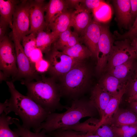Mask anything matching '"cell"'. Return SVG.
<instances>
[{"mask_svg": "<svg viewBox=\"0 0 137 137\" xmlns=\"http://www.w3.org/2000/svg\"><path fill=\"white\" fill-rule=\"evenodd\" d=\"M20 1L16 0H0V18L8 24L11 29L13 14L16 7Z\"/></svg>", "mask_w": 137, "mask_h": 137, "instance_id": "7402d4cb", "label": "cell"}, {"mask_svg": "<svg viewBox=\"0 0 137 137\" xmlns=\"http://www.w3.org/2000/svg\"><path fill=\"white\" fill-rule=\"evenodd\" d=\"M113 2L119 24L127 27L132 21L130 0H114Z\"/></svg>", "mask_w": 137, "mask_h": 137, "instance_id": "e0dca14e", "label": "cell"}, {"mask_svg": "<svg viewBox=\"0 0 137 137\" xmlns=\"http://www.w3.org/2000/svg\"><path fill=\"white\" fill-rule=\"evenodd\" d=\"M109 125L116 127L137 126V114L132 110L118 108L112 117Z\"/></svg>", "mask_w": 137, "mask_h": 137, "instance_id": "2e32d148", "label": "cell"}, {"mask_svg": "<svg viewBox=\"0 0 137 137\" xmlns=\"http://www.w3.org/2000/svg\"><path fill=\"white\" fill-rule=\"evenodd\" d=\"M31 0L20 1L13 14L12 36L21 40L28 35L30 28V12Z\"/></svg>", "mask_w": 137, "mask_h": 137, "instance_id": "52a82bcc", "label": "cell"}, {"mask_svg": "<svg viewBox=\"0 0 137 137\" xmlns=\"http://www.w3.org/2000/svg\"><path fill=\"white\" fill-rule=\"evenodd\" d=\"M8 106V99H6L4 103L0 104V114H2L7 108Z\"/></svg>", "mask_w": 137, "mask_h": 137, "instance_id": "60d3db41", "label": "cell"}, {"mask_svg": "<svg viewBox=\"0 0 137 137\" xmlns=\"http://www.w3.org/2000/svg\"><path fill=\"white\" fill-rule=\"evenodd\" d=\"M114 41L109 27L102 24L100 36L98 43L96 70L100 73L105 70L112 52Z\"/></svg>", "mask_w": 137, "mask_h": 137, "instance_id": "30bf717a", "label": "cell"}, {"mask_svg": "<svg viewBox=\"0 0 137 137\" xmlns=\"http://www.w3.org/2000/svg\"><path fill=\"white\" fill-rule=\"evenodd\" d=\"M55 80L53 77L41 74L37 79L24 84L27 89V96L49 113L67 110L69 107L60 103V87Z\"/></svg>", "mask_w": 137, "mask_h": 137, "instance_id": "3957f363", "label": "cell"}, {"mask_svg": "<svg viewBox=\"0 0 137 137\" xmlns=\"http://www.w3.org/2000/svg\"><path fill=\"white\" fill-rule=\"evenodd\" d=\"M136 58V53L131 45L130 40H118L114 42L105 70L108 71L128 60Z\"/></svg>", "mask_w": 137, "mask_h": 137, "instance_id": "9c48e42d", "label": "cell"}, {"mask_svg": "<svg viewBox=\"0 0 137 137\" xmlns=\"http://www.w3.org/2000/svg\"><path fill=\"white\" fill-rule=\"evenodd\" d=\"M92 132L100 137H115L111 126L108 124L102 125Z\"/></svg>", "mask_w": 137, "mask_h": 137, "instance_id": "d6a6232c", "label": "cell"}, {"mask_svg": "<svg viewBox=\"0 0 137 137\" xmlns=\"http://www.w3.org/2000/svg\"><path fill=\"white\" fill-rule=\"evenodd\" d=\"M137 137V134L133 136V137Z\"/></svg>", "mask_w": 137, "mask_h": 137, "instance_id": "f6af8a7d", "label": "cell"}, {"mask_svg": "<svg viewBox=\"0 0 137 137\" xmlns=\"http://www.w3.org/2000/svg\"><path fill=\"white\" fill-rule=\"evenodd\" d=\"M93 11L94 19L99 22H107L111 18L112 12L111 7L105 2Z\"/></svg>", "mask_w": 137, "mask_h": 137, "instance_id": "4316f807", "label": "cell"}, {"mask_svg": "<svg viewBox=\"0 0 137 137\" xmlns=\"http://www.w3.org/2000/svg\"><path fill=\"white\" fill-rule=\"evenodd\" d=\"M0 69L7 79L15 81L18 70L15 46L8 36L0 41Z\"/></svg>", "mask_w": 137, "mask_h": 137, "instance_id": "8992f818", "label": "cell"}, {"mask_svg": "<svg viewBox=\"0 0 137 137\" xmlns=\"http://www.w3.org/2000/svg\"><path fill=\"white\" fill-rule=\"evenodd\" d=\"M49 137H54V136H50L49 135Z\"/></svg>", "mask_w": 137, "mask_h": 137, "instance_id": "bcb514c9", "label": "cell"}, {"mask_svg": "<svg viewBox=\"0 0 137 137\" xmlns=\"http://www.w3.org/2000/svg\"><path fill=\"white\" fill-rule=\"evenodd\" d=\"M74 11L72 16L71 27L74 32L81 34L91 22V12L79 5Z\"/></svg>", "mask_w": 137, "mask_h": 137, "instance_id": "5bb4252c", "label": "cell"}, {"mask_svg": "<svg viewBox=\"0 0 137 137\" xmlns=\"http://www.w3.org/2000/svg\"><path fill=\"white\" fill-rule=\"evenodd\" d=\"M111 126L115 137H132L137 134V126Z\"/></svg>", "mask_w": 137, "mask_h": 137, "instance_id": "83f0119b", "label": "cell"}, {"mask_svg": "<svg viewBox=\"0 0 137 137\" xmlns=\"http://www.w3.org/2000/svg\"><path fill=\"white\" fill-rule=\"evenodd\" d=\"M14 124L17 127L14 131L20 137H49L44 129H42L38 132H31L30 129L24 127L21 125L18 119L15 118Z\"/></svg>", "mask_w": 137, "mask_h": 137, "instance_id": "484cf974", "label": "cell"}, {"mask_svg": "<svg viewBox=\"0 0 137 137\" xmlns=\"http://www.w3.org/2000/svg\"><path fill=\"white\" fill-rule=\"evenodd\" d=\"M10 97L4 113L7 115L13 112L21 119L24 127L33 129L35 132L49 113L28 96L21 93L12 80L6 81Z\"/></svg>", "mask_w": 137, "mask_h": 137, "instance_id": "6da1fadb", "label": "cell"}, {"mask_svg": "<svg viewBox=\"0 0 137 137\" xmlns=\"http://www.w3.org/2000/svg\"><path fill=\"white\" fill-rule=\"evenodd\" d=\"M43 53L40 49L37 48L33 50L30 54L29 59L32 66L35 72L34 68V64L36 63L44 58Z\"/></svg>", "mask_w": 137, "mask_h": 137, "instance_id": "d590c367", "label": "cell"}, {"mask_svg": "<svg viewBox=\"0 0 137 137\" xmlns=\"http://www.w3.org/2000/svg\"><path fill=\"white\" fill-rule=\"evenodd\" d=\"M55 33L43 30L38 32L36 35L37 47L43 53H45L51 48L53 43L58 37Z\"/></svg>", "mask_w": 137, "mask_h": 137, "instance_id": "44dd1931", "label": "cell"}, {"mask_svg": "<svg viewBox=\"0 0 137 137\" xmlns=\"http://www.w3.org/2000/svg\"><path fill=\"white\" fill-rule=\"evenodd\" d=\"M127 101L129 103L137 101V93L133 96L129 97Z\"/></svg>", "mask_w": 137, "mask_h": 137, "instance_id": "ee69618b", "label": "cell"}, {"mask_svg": "<svg viewBox=\"0 0 137 137\" xmlns=\"http://www.w3.org/2000/svg\"><path fill=\"white\" fill-rule=\"evenodd\" d=\"M65 112L49 113L35 132L45 130L47 133L68 128L79 123L82 118L87 117H93L98 112L88 101L80 99L72 101L71 106Z\"/></svg>", "mask_w": 137, "mask_h": 137, "instance_id": "7a4b0ae2", "label": "cell"}, {"mask_svg": "<svg viewBox=\"0 0 137 137\" xmlns=\"http://www.w3.org/2000/svg\"><path fill=\"white\" fill-rule=\"evenodd\" d=\"M36 35L33 33H30L24 37L21 40L22 45L25 52L29 59L32 51L37 48L36 42Z\"/></svg>", "mask_w": 137, "mask_h": 137, "instance_id": "f1b7e54d", "label": "cell"}, {"mask_svg": "<svg viewBox=\"0 0 137 137\" xmlns=\"http://www.w3.org/2000/svg\"><path fill=\"white\" fill-rule=\"evenodd\" d=\"M130 103L132 110L137 114V101L133 102Z\"/></svg>", "mask_w": 137, "mask_h": 137, "instance_id": "7bdbcfd3", "label": "cell"}, {"mask_svg": "<svg viewBox=\"0 0 137 137\" xmlns=\"http://www.w3.org/2000/svg\"><path fill=\"white\" fill-rule=\"evenodd\" d=\"M46 4L44 0H31L28 34H37L39 31L45 30L47 28L44 15Z\"/></svg>", "mask_w": 137, "mask_h": 137, "instance_id": "8fae6325", "label": "cell"}, {"mask_svg": "<svg viewBox=\"0 0 137 137\" xmlns=\"http://www.w3.org/2000/svg\"><path fill=\"white\" fill-rule=\"evenodd\" d=\"M129 83L128 78L125 81L123 87L119 92L111 98L105 110L103 118L99 122L96 128L103 124L109 125L112 117L119 108L123 96L127 92Z\"/></svg>", "mask_w": 137, "mask_h": 137, "instance_id": "9a60e30c", "label": "cell"}, {"mask_svg": "<svg viewBox=\"0 0 137 137\" xmlns=\"http://www.w3.org/2000/svg\"><path fill=\"white\" fill-rule=\"evenodd\" d=\"M83 61L77 63L63 76V83L60 88L61 96L64 95L73 99H79L87 88L89 72Z\"/></svg>", "mask_w": 137, "mask_h": 137, "instance_id": "277c9868", "label": "cell"}, {"mask_svg": "<svg viewBox=\"0 0 137 137\" xmlns=\"http://www.w3.org/2000/svg\"><path fill=\"white\" fill-rule=\"evenodd\" d=\"M128 78L129 83L127 92L129 97L137 93V66L134 67Z\"/></svg>", "mask_w": 137, "mask_h": 137, "instance_id": "1f68e13d", "label": "cell"}, {"mask_svg": "<svg viewBox=\"0 0 137 137\" xmlns=\"http://www.w3.org/2000/svg\"><path fill=\"white\" fill-rule=\"evenodd\" d=\"M102 24L92 19L91 22L80 34V41L82 42L92 54L93 56L97 58L98 42L101 32Z\"/></svg>", "mask_w": 137, "mask_h": 137, "instance_id": "7c38bea8", "label": "cell"}, {"mask_svg": "<svg viewBox=\"0 0 137 137\" xmlns=\"http://www.w3.org/2000/svg\"><path fill=\"white\" fill-rule=\"evenodd\" d=\"M49 64L48 62L44 58L36 63L34 66L35 72L39 74H44L48 71Z\"/></svg>", "mask_w": 137, "mask_h": 137, "instance_id": "e575fe53", "label": "cell"}, {"mask_svg": "<svg viewBox=\"0 0 137 137\" xmlns=\"http://www.w3.org/2000/svg\"><path fill=\"white\" fill-rule=\"evenodd\" d=\"M115 39L118 40L128 39L130 41L137 38V16L134 22L129 30L123 34H121L115 31Z\"/></svg>", "mask_w": 137, "mask_h": 137, "instance_id": "4dcf8cb0", "label": "cell"}, {"mask_svg": "<svg viewBox=\"0 0 137 137\" xmlns=\"http://www.w3.org/2000/svg\"><path fill=\"white\" fill-rule=\"evenodd\" d=\"M131 13L132 20L135 19L137 16V0H130Z\"/></svg>", "mask_w": 137, "mask_h": 137, "instance_id": "ab89813d", "label": "cell"}, {"mask_svg": "<svg viewBox=\"0 0 137 137\" xmlns=\"http://www.w3.org/2000/svg\"><path fill=\"white\" fill-rule=\"evenodd\" d=\"M73 11L67 9L62 12L49 25L48 28L59 36L60 33L71 27Z\"/></svg>", "mask_w": 137, "mask_h": 137, "instance_id": "ac0fdd59", "label": "cell"}, {"mask_svg": "<svg viewBox=\"0 0 137 137\" xmlns=\"http://www.w3.org/2000/svg\"><path fill=\"white\" fill-rule=\"evenodd\" d=\"M126 79H120L108 73L101 77L98 83L113 96L117 94L122 89Z\"/></svg>", "mask_w": 137, "mask_h": 137, "instance_id": "ffe728a7", "label": "cell"}, {"mask_svg": "<svg viewBox=\"0 0 137 137\" xmlns=\"http://www.w3.org/2000/svg\"><path fill=\"white\" fill-rule=\"evenodd\" d=\"M8 24L5 20L0 18V41L7 36Z\"/></svg>", "mask_w": 137, "mask_h": 137, "instance_id": "8d00e7d4", "label": "cell"}, {"mask_svg": "<svg viewBox=\"0 0 137 137\" xmlns=\"http://www.w3.org/2000/svg\"><path fill=\"white\" fill-rule=\"evenodd\" d=\"M69 7L67 0H50L46 4L45 9V19L47 28L58 15Z\"/></svg>", "mask_w": 137, "mask_h": 137, "instance_id": "d6986e66", "label": "cell"}, {"mask_svg": "<svg viewBox=\"0 0 137 137\" xmlns=\"http://www.w3.org/2000/svg\"><path fill=\"white\" fill-rule=\"evenodd\" d=\"M134 59L130 60L115 66L108 71V73L120 79H126L133 68Z\"/></svg>", "mask_w": 137, "mask_h": 137, "instance_id": "cb8c5ba5", "label": "cell"}, {"mask_svg": "<svg viewBox=\"0 0 137 137\" xmlns=\"http://www.w3.org/2000/svg\"><path fill=\"white\" fill-rule=\"evenodd\" d=\"M0 117V137H20L9 127L10 125L14 123L15 118L7 116L4 113Z\"/></svg>", "mask_w": 137, "mask_h": 137, "instance_id": "d4e9b609", "label": "cell"}, {"mask_svg": "<svg viewBox=\"0 0 137 137\" xmlns=\"http://www.w3.org/2000/svg\"><path fill=\"white\" fill-rule=\"evenodd\" d=\"M16 55L18 72L15 80L20 81L22 84L38 79L40 74L37 73L33 68L28 58L25 54L21 41L12 36Z\"/></svg>", "mask_w": 137, "mask_h": 137, "instance_id": "ba28073f", "label": "cell"}, {"mask_svg": "<svg viewBox=\"0 0 137 137\" xmlns=\"http://www.w3.org/2000/svg\"><path fill=\"white\" fill-rule=\"evenodd\" d=\"M112 96L98 83L92 89L90 100L99 115V122L103 118L105 110Z\"/></svg>", "mask_w": 137, "mask_h": 137, "instance_id": "4fadbf2b", "label": "cell"}, {"mask_svg": "<svg viewBox=\"0 0 137 137\" xmlns=\"http://www.w3.org/2000/svg\"><path fill=\"white\" fill-rule=\"evenodd\" d=\"M45 59L49 64L48 72L51 77L56 79L62 76L80 61L72 58L51 47L45 53Z\"/></svg>", "mask_w": 137, "mask_h": 137, "instance_id": "5b68a950", "label": "cell"}, {"mask_svg": "<svg viewBox=\"0 0 137 137\" xmlns=\"http://www.w3.org/2000/svg\"><path fill=\"white\" fill-rule=\"evenodd\" d=\"M80 41V38L78 36V35L74 31L72 32L68 40L65 49L79 43Z\"/></svg>", "mask_w": 137, "mask_h": 137, "instance_id": "74e56055", "label": "cell"}, {"mask_svg": "<svg viewBox=\"0 0 137 137\" xmlns=\"http://www.w3.org/2000/svg\"><path fill=\"white\" fill-rule=\"evenodd\" d=\"M61 52L72 58L80 61H83L93 56L92 53L87 47L80 43Z\"/></svg>", "mask_w": 137, "mask_h": 137, "instance_id": "603a6c76", "label": "cell"}, {"mask_svg": "<svg viewBox=\"0 0 137 137\" xmlns=\"http://www.w3.org/2000/svg\"><path fill=\"white\" fill-rule=\"evenodd\" d=\"M105 2L103 1L100 0H81L80 5L91 12L98 8Z\"/></svg>", "mask_w": 137, "mask_h": 137, "instance_id": "836d02e7", "label": "cell"}, {"mask_svg": "<svg viewBox=\"0 0 137 137\" xmlns=\"http://www.w3.org/2000/svg\"><path fill=\"white\" fill-rule=\"evenodd\" d=\"M71 137H100L93 133L92 132L87 133L81 131H75L72 133Z\"/></svg>", "mask_w": 137, "mask_h": 137, "instance_id": "f35d334b", "label": "cell"}, {"mask_svg": "<svg viewBox=\"0 0 137 137\" xmlns=\"http://www.w3.org/2000/svg\"><path fill=\"white\" fill-rule=\"evenodd\" d=\"M72 32L70 28L61 33L52 47L58 50L63 51L65 48L68 40Z\"/></svg>", "mask_w": 137, "mask_h": 137, "instance_id": "f546056e", "label": "cell"}, {"mask_svg": "<svg viewBox=\"0 0 137 137\" xmlns=\"http://www.w3.org/2000/svg\"><path fill=\"white\" fill-rule=\"evenodd\" d=\"M131 44L135 50L137 55V38H134L131 40Z\"/></svg>", "mask_w": 137, "mask_h": 137, "instance_id": "b9f144b4", "label": "cell"}]
</instances>
